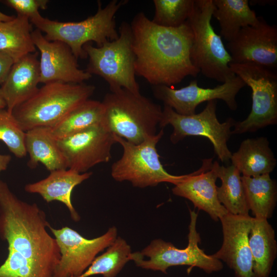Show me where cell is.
<instances>
[{
  "instance_id": "27",
  "label": "cell",
  "mask_w": 277,
  "mask_h": 277,
  "mask_svg": "<svg viewBox=\"0 0 277 277\" xmlns=\"http://www.w3.org/2000/svg\"><path fill=\"white\" fill-rule=\"evenodd\" d=\"M103 112L102 102L88 99L58 122L47 127L55 140L63 139L93 126L102 124Z\"/></svg>"
},
{
  "instance_id": "35",
  "label": "cell",
  "mask_w": 277,
  "mask_h": 277,
  "mask_svg": "<svg viewBox=\"0 0 277 277\" xmlns=\"http://www.w3.org/2000/svg\"><path fill=\"white\" fill-rule=\"evenodd\" d=\"M275 1H271V0H266V1H250L249 2V4H252L254 5V4H260L261 5H265L266 4H274Z\"/></svg>"
},
{
  "instance_id": "7",
  "label": "cell",
  "mask_w": 277,
  "mask_h": 277,
  "mask_svg": "<svg viewBox=\"0 0 277 277\" xmlns=\"http://www.w3.org/2000/svg\"><path fill=\"white\" fill-rule=\"evenodd\" d=\"M117 39L107 41L101 47L90 43L83 49L89 58L85 70L91 75L102 77L109 85L110 91L121 89L140 93L134 71V55L130 25L123 22Z\"/></svg>"
},
{
  "instance_id": "19",
  "label": "cell",
  "mask_w": 277,
  "mask_h": 277,
  "mask_svg": "<svg viewBox=\"0 0 277 277\" xmlns=\"http://www.w3.org/2000/svg\"><path fill=\"white\" fill-rule=\"evenodd\" d=\"M38 53H29L14 63L0 88L6 109H13L31 98L38 90L39 83Z\"/></svg>"
},
{
  "instance_id": "21",
  "label": "cell",
  "mask_w": 277,
  "mask_h": 277,
  "mask_svg": "<svg viewBox=\"0 0 277 277\" xmlns=\"http://www.w3.org/2000/svg\"><path fill=\"white\" fill-rule=\"evenodd\" d=\"M230 160L242 176L248 177L270 174L276 165L269 142L263 136L244 140Z\"/></svg>"
},
{
  "instance_id": "33",
  "label": "cell",
  "mask_w": 277,
  "mask_h": 277,
  "mask_svg": "<svg viewBox=\"0 0 277 277\" xmlns=\"http://www.w3.org/2000/svg\"><path fill=\"white\" fill-rule=\"evenodd\" d=\"M13 64L14 61L10 56L0 52V85L5 81Z\"/></svg>"
},
{
  "instance_id": "31",
  "label": "cell",
  "mask_w": 277,
  "mask_h": 277,
  "mask_svg": "<svg viewBox=\"0 0 277 277\" xmlns=\"http://www.w3.org/2000/svg\"><path fill=\"white\" fill-rule=\"evenodd\" d=\"M25 136L26 132L12 114L7 109H0V141L18 158H23L27 154Z\"/></svg>"
},
{
  "instance_id": "6",
  "label": "cell",
  "mask_w": 277,
  "mask_h": 277,
  "mask_svg": "<svg viewBox=\"0 0 277 277\" xmlns=\"http://www.w3.org/2000/svg\"><path fill=\"white\" fill-rule=\"evenodd\" d=\"M214 8L212 0H194L187 19L193 34L190 59L203 75L223 83L236 75L229 67L230 55L211 24Z\"/></svg>"
},
{
  "instance_id": "30",
  "label": "cell",
  "mask_w": 277,
  "mask_h": 277,
  "mask_svg": "<svg viewBox=\"0 0 277 277\" xmlns=\"http://www.w3.org/2000/svg\"><path fill=\"white\" fill-rule=\"evenodd\" d=\"M154 24L167 28H177L188 19L194 0H153Z\"/></svg>"
},
{
  "instance_id": "1",
  "label": "cell",
  "mask_w": 277,
  "mask_h": 277,
  "mask_svg": "<svg viewBox=\"0 0 277 277\" xmlns=\"http://www.w3.org/2000/svg\"><path fill=\"white\" fill-rule=\"evenodd\" d=\"M50 226L35 203L19 200L0 180V235L8 244L0 277H54L61 253Z\"/></svg>"
},
{
  "instance_id": "3",
  "label": "cell",
  "mask_w": 277,
  "mask_h": 277,
  "mask_svg": "<svg viewBox=\"0 0 277 277\" xmlns=\"http://www.w3.org/2000/svg\"><path fill=\"white\" fill-rule=\"evenodd\" d=\"M102 103V124L113 134L134 144L156 134L163 109L141 93L121 89L107 93Z\"/></svg>"
},
{
  "instance_id": "22",
  "label": "cell",
  "mask_w": 277,
  "mask_h": 277,
  "mask_svg": "<svg viewBox=\"0 0 277 277\" xmlns=\"http://www.w3.org/2000/svg\"><path fill=\"white\" fill-rule=\"evenodd\" d=\"M253 277H269L277 255L275 231L267 219L253 217L249 235Z\"/></svg>"
},
{
  "instance_id": "10",
  "label": "cell",
  "mask_w": 277,
  "mask_h": 277,
  "mask_svg": "<svg viewBox=\"0 0 277 277\" xmlns=\"http://www.w3.org/2000/svg\"><path fill=\"white\" fill-rule=\"evenodd\" d=\"M230 69L252 90L251 110L235 122L232 134L255 132L277 123V74L272 69L253 63H230Z\"/></svg>"
},
{
  "instance_id": "17",
  "label": "cell",
  "mask_w": 277,
  "mask_h": 277,
  "mask_svg": "<svg viewBox=\"0 0 277 277\" xmlns=\"http://www.w3.org/2000/svg\"><path fill=\"white\" fill-rule=\"evenodd\" d=\"M253 217L228 213L221 221L223 240L220 249L211 254L225 262L235 277H253L249 235Z\"/></svg>"
},
{
  "instance_id": "13",
  "label": "cell",
  "mask_w": 277,
  "mask_h": 277,
  "mask_svg": "<svg viewBox=\"0 0 277 277\" xmlns=\"http://www.w3.org/2000/svg\"><path fill=\"white\" fill-rule=\"evenodd\" d=\"M67 168L80 173L111 159L114 135L102 124L56 140Z\"/></svg>"
},
{
  "instance_id": "34",
  "label": "cell",
  "mask_w": 277,
  "mask_h": 277,
  "mask_svg": "<svg viewBox=\"0 0 277 277\" xmlns=\"http://www.w3.org/2000/svg\"><path fill=\"white\" fill-rule=\"evenodd\" d=\"M11 160V156L8 154L0 153V172L6 170Z\"/></svg>"
},
{
  "instance_id": "28",
  "label": "cell",
  "mask_w": 277,
  "mask_h": 277,
  "mask_svg": "<svg viewBox=\"0 0 277 277\" xmlns=\"http://www.w3.org/2000/svg\"><path fill=\"white\" fill-rule=\"evenodd\" d=\"M221 185L217 187V195L228 213L233 215H249L248 205L241 173L233 165L225 167L214 162Z\"/></svg>"
},
{
  "instance_id": "24",
  "label": "cell",
  "mask_w": 277,
  "mask_h": 277,
  "mask_svg": "<svg viewBox=\"0 0 277 277\" xmlns=\"http://www.w3.org/2000/svg\"><path fill=\"white\" fill-rule=\"evenodd\" d=\"M212 12L219 22L221 36L228 42L232 41L240 30L259 22L255 12L251 10L248 0H212Z\"/></svg>"
},
{
  "instance_id": "37",
  "label": "cell",
  "mask_w": 277,
  "mask_h": 277,
  "mask_svg": "<svg viewBox=\"0 0 277 277\" xmlns=\"http://www.w3.org/2000/svg\"><path fill=\"white\" fill-rule=\"evenodd\" d=\"M6 108V102L3 97L1 89H0V109H5Z\"/></svg>"
},
{
  "instance_id": "11",
  "label": "cell",
  "mask_w": 277,
  "mask_h": 277,
  "mask_svg": "<svg viewBox=\"0 0 277 277\" xmlns=\"http://www.w3.org/2000/svg\"><path fill=\"white\" fill-rule=\"evenodd\" d=\"M216 100L207 102L204 110L199 113L183 115L164 105L159 127L164 128L170 125L173 127L170 140L175 144L189 136H202L212 143L215 154L222 162L230 160L232 153L227 142L232 135L231 128L235 121L229 117L220 123L216 116Z\"/></svg>"
},
{
  "instance_id": "14",
  "label": "cell",
  "mask_w": 277,
  "mask_h": 277,
  "mask_svg": "<svg viewBox=\"0 0 277 277\" xmlns=\"http://www.w3.org/2000/svg\"><path fill=\"white\" fill-rule=\"evenodd\" d=\"M245 85L236 75L214 88L200 87L195 80L187 86L178 89L165 85L153 86V92L156 98L177 113L191 115L195 113L196 108L201 103L212 100H223L230 110H236L238 107L236 95Z\"/></svg>"
},
{
  "instance_id": "12",
  "label": "cell",
  "mask_w": 277,
  "mask_h": 277,
  "mask_svg": "<svg viewBox=\"0 0 277 277\" xmlns=\"http://www.w3.org/2000/svg\"><path fill=\"white\" fill-rule=\"evenodd\" d=\"M54 236L61 253L54 277H79L90 266L97 254L111 245L117 238L115 226L102 235L87 239L68 227H49Z\"/></svg>"
},
{
  "instance_id": "25",
  "label": "cell",
  "mask_w": 277,
  "mask_h": 277,
  "mask_svg": "<svg viewBox=\"0 0 277 277\" xmlns=\"http://www.w3.org/2000/svg\"><path fill=\"white\" fill-rule=\"evenodd\" d=\"M32 25L28 18L19 15L0 22V52L10 56L14 63L36 51Z\"/></svg>"
},
{
  "instance_id": "15",
  "label": "cell",
  "mask_w": 277,
  "mask_h": 277,
  "mask_svg": "<svg viewBox=\"0 0 277 277\" xmlns=\"http://www.w3.org/2000/svg\"><path fill=\"white\" fill-rule=\"evenodd\" d=\"M231 63H253L273 69L277 66V28L259 17V23L242 28L227 45Z\"/></svg>"
},
{
  "instance_id": "8",
  "label": "cell",
  "mask_w": 277,
  "mask_h": 277,
  "mask_svg": "<svg viewBox=\"0 0 277 277\" xmlns=\"http://www.w3.org/2000/svg\"><path fill=\"white\" fill-rule=\"evenodd\" d=\"M164 134L162 129L138 144L130 143L114 134L116 143L123 147V153L111 166L112 178L117 182L128 181L134 187L140 188L156 186L164 182L174 185L182 181L186 174L169 173L160 161L156 145Z\"/></svg>"
},
{
  "instance_id": "18",
  "label": "cell",
  "mask_w": 277,
  "mask_h": 277,
  "mask_svg": "<svg viewBox=\"0 0 277 277\" xmlns=\"http://www.w3.org/2000/svg\"><path fill=\"white\" fill-rule=\"evenodd\" d=\"M217 179L212 159L202 160L200 168L186 174L180 182L174 185L172 193L190 201L199 210L207 213L215 222L228 212L220 202L217 195Z\"/></svg>"
},
{
  "instance_id": "20",
  "label": "cell",
  "mask_w": 277,
  "mask_h": 277,
  "mask_svg": "<svg viewBox=\"0 0 277 277\" xmlns=\"http://www.w3.org/2000/svg\"><path fill=\"white\" fill-rule=\"evenodd\" d=\"M91 172L80 173L70 169L51 171L46 178L38 182L27 184L26 192L39 194L49 203L54 201L62 202L69 210L71 218L75 222L80 216L75 210L71 202V194L74 188L89 179Z\"/></svg>"
},
{
  "instance_id": "2",
  "label": "cell",
  "mask_w": 277,
  "mask_h": 277,
  "mask_svg": "<svg viewBox=\"0 0 277 277\" xmlns=\"http://www.w3.org/2000/svg\"><path fill=\"white\" fill-rule=\"evenodd\" d=\"M130 25L135 75L153 86L170 87L200 73L190 59L193 34L187 21L179 27L167 28L140 12Z\"/></svg>"
},
{
  "instance_id": "36",
  "label": "cell",
  "mask_w": 277,
  "mask_h": 277,
  "mask_svg": "<svg viewBox=\"0 0 277 277\" xmlns=\"http://www.w3.org/2000/svg\"><path fill=\"white\" fill-rule=\"evenodd\" d=\"M14 17L13 16L7 15L0 11V22L10 21Z\"/></svg>"
},
{
  "instance_id": "5",
  "label": "cell",
  "mask_w": 277,
  "mask_h": 277,
  "mask_svg": "<svg viewBox=\"0 0 277 277\" xmlns=\"http://www.w3.org/2000/svg\"><path fill=\"white\" fill-rule=\"evenodd\" d=\"M127 2L126 0H112L102 8L101 3L98 2L96 13L81 22H62L41 16L30 22L45 33L47 40L65 43L77 59H85L87 57L83 49L85 44L94 42L96 47H101L104 43L118 38L115 15Z\"/></svg>"
},
{
  "instance_id": "32",
  "label": "cell",
  "mask_w": 277,
  "mask_h": 277,
  "mask_svg": "<svg viewBox=\"0 0 277 277\" xmlns=\"http://www.w3.org/2000/svg\"><path fill=\"white\" fill-rule=\"evenodd\" d=\"M1 2L5 5L14 9L17 15L25 16L30 21L42 16L39 9L47 8V0H3Z\"/></svg>"
},
{
  "instance_id": "16",
  "label": "cell",
  "mask_w": 277,
  "mask_h": 277,
  "mask_svg": "<svg viewBox=\"0 0 277 277\" xmlns=\"http://www.w3.org/2000/svg\"><path fill=\"white\" fill-rule=\"evenodd\" d=\"M32 38L40 52L39 83L79 84L92 77L86 70L79 68L77 59L65 43L47 40L36 28L32 32Z\"/></svg>"
},
{
  "instance_id": "29",
  "label": "cell",
  "mask_w": 277,
  "mask_h": 277,
  "mask_svg": "<svg viewBox=\"0 0 277 277\" xmlns=\"http://www.w3.org/2000/svg\"><path fill=\"white\" fill-rule=\"evenodd\" d=\"M130 246L120 236L102 254L96 257L87 269L79 277L101 274L104 277H115L130 261Z\"/></svg>"
},
{
  "instance_id": "26",
  "label": "cell",
  "mask_w": 277,
  "mask_h": 277,
  "mask_svg": "<svg viewBox=\"0 0 277 277\" xmlns=\"http://www.w3.org/2000/svg\"><path fill=\"white\" fill-rule=\"evenodd\" d=\"M249 210L254 217H272L276 204L277 185L269 174L254 177L241 176Z\"/></svg>"
},
{
  "instance_id": "4",
  "label": "cell",
  "mask_w": 277,
  "mask_h": 277,
  "mask_svg": "<svg viewBox=\"0 0 277 277\" xmlns=\"http://www.w3.org/2000/svg\"><path fill=\"white\" fill-rule=\"evenodd\" d=\"M95 89L93 85L84 83L45 84L11 113L25 132L36 127H50L89 99Z\"/></svg>"
},
{
  "instance_id": "23",
  "label": "cell",
  "mask_w": 277,
  "mask_h": 277,
  "mask_svg": "<svg viewBox=\"0 0 277 277\" xmlns=\"http://www.w3.org/2000/svg\"><path fill=\"white\" fill-rule=\"evenodd\" d=\"M25 148L29 156L27 165L31 168L41 163L50 172L68 169L57 141L47 127H36L26 131Z\"/></svg>"
},
{
  "instance_id": "9",
  "label": "cell",
  "mask_w": 277,
  "mask_h": 277,
  "mask_svg": "<svg viewBox=\"0 0 277 277\" xmlns=\"http://www.w3.org/2000/svg\"><path fill=\"white\" fill-rule=\"evenodd\" d=\"M189 211L188 243L185 248L179 249L170 242L155 239L142 251L132 252L130 260L143 269L165 273L170 267L179 265L189 266V270L193 267H199L207 273L221 270L223 268L222 261L207 254L199 247L201 240L196 230L198 214L194 210L189 209Z\"/></svg>"
}]
</instances>
